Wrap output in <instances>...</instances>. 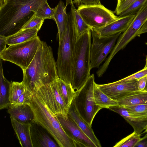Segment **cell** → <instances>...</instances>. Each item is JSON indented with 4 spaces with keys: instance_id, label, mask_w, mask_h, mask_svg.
<instances>
[{
    "instance_id": "cell-36",
    "label": "cell",
    "mask_w": 147,
    "mask_h": 147,
    "mask_svg": "<svg viewBox=\"0 0 147 147\" xmlns=\"http://www.w3.org/2000/svg\"><path fill=\"white\" fill-rule=\"evenodd\" d=\"M147 79V76H144L137 80V84L138 90H144Z\"/></svg>"
},
{
    "instance_id": "cell-38",
    "label": "cell",
    "mask_w": 147,
    "mask_h": 147,
    "mask_svg": "<svg viewBox=\"0 0 147 147\" xmlns=\"http://www.w3.org/2000/svg\"><path fill=\"white\" fill-rule=\"evenodd\" d=\"M7 37L0 35V53L4 50L7 47Z\"/></svg>"
},
{
    "instance_id": "cell-20",
    "label": "cell",
    "mask_w": 147,
    "mask_h": 147,
    "mask_svg": "<svg viewBox=\"0 0 147 147\" xmlns=\"http://www.w3.org/2000/svg\"><path fill=\"white\" fill-rule=\"evenodd\" d=\"M66 8L64 3L60 0L54 8L53 20L55 22L57 27L59 43L61 41L65 29L68 16Z\"/></svg>"
},
{
    "instance_id": "cell-46",
    "label": "cell",
    "mask_w": 147,
    "mask_h": 147,
    "mask_svg": "<svg viewBox=\"0 0 147 147\" xmlns=\"http://www.w3.org/2000/svg\"><path fill=\"white\" fill-rule=\"evenodd\" d=\"M145 44L147 46V41L145 43Z\"/></svg>"
},
{
    "instance_id": "cell-8",
    "label": "cell",
    "mask_w": 147,
    "mask_h": 147,
    "mask_svg": "<svg viewBox=\"0 0 147 147\" xmlns=\"http://www.w3.org/2000/svg\"><path fill=\"white\" fill-rule=\"evenodd\" d=\"M77 9L91 30L101 28L119 18L102 4L88 5L81 4Z\"/></svg>"
},
{
    "instance_id": "cell-16",
    "label": "cell",
    "mask_w": 147,
    "mask_h": 147,
    "mask_svg": "<svg viewBox=\"0 0 147 147\" xmlns=\"http://www.w3.org/2000/svg\"><path fill=\"white\" fill-rule=\"evenodd\" d=\"M12 127L22 147H34L31 134L32 123L20 122L10 116Z\"/></svg>"
},
{
    "instance_id": "cell-24",
    "label": "cell",
    "mask_w": 147,
    "mask_h": 147,
    "mask_svg": "<svg viewBox=\"0 0 147 147\" xmlns=\"http://www.w3.org/2000/svg\"><path fill=\"white\" fill-rule=\"evenodd\" d=\"M59 94L65 104L69 109L76 94V91L71 85L66 83L62 80L57 79Z\"/></svg>"
},
{
    "instance_id": "cell-41",
    "label": "cell",
    "mask_w": 147,
    "mask_h": 147,
    "mask_svg": "<svg viewBox=\"0 0 147 147\" xmlns=\"http://www.w3.org/2000/svg\"><path fill=\"white\" fill-rule=\"evenodd\" d=\"M72 1H72V0H66V4L65 6V7L66 8L67 6L69 5L70 4Z\"/></svg>"
},
{
    "instance_id": "cell-40",
    "label": "cell",
    "mask_w": 147,
    "mask_h": 147,
    "mask_svg": "<svg viewBox=\"0 0 147 147\" xmlns=\"http://www.w3.org/2000/svg\"><path fill=\"white\" fill-rule=\"evenodd\" d=\"M146 32H147V21L144 23L139 30L137 36H140L141 34Z\"/></svg>"
},
{
    "instance_id": "cell-18",
    "label": "cell",
    "mask_w": 147,
    "mask_h": 147,
    "mask_svg": "<svg viewBox=\"0 0 147 147\" xmlns=\"http://www.w3.org/2000/svg\"><path fill=\"white\" fill-rule=\"evenodd\" d=\"M7 113L10 116L19 122L32 123L34 115L30 106L28 104L8 108Z\"/></svg>"
},
{
    "instance_id": "cell-33",
    "label": "cell",
    "mask_w": 147,
    "mask_h": 147,
    "mask_svg": "<svg viewBox=\"0 0 147 147\" xmlns=\"http://www.w3.org/2000/svg\"><path fill=\"white\" fill-rule=\"evenodd\" d=\"M44 20L43 19L36 16L27 23L21 30L32 28H36L39 30L44 22Z\"/></svg>"
},
{
    "instance_id": "cell-42",
    "label": "cell",
    "mask_w": 147,
    "mask_h": 147,
    "mask_svg": "<svg viewBox=\"0 0 147 147\" xmlns=\"http://www.w3.org/2000/svg\"><path fill=\"white\" fill-rule=\"evenodd\" d=\"M6 0H0V8L5 3Z\"/></svg>"
},
{
    "instance_id": "cell-5",
    "label": "cell",
    "mask_w": 147,
    "mask_h": 147,
    "mask_svg": "<svg viewBox=\"0 0 147 147\" xmlns=\"http://www.w3.org/2000/svg\"><path fill=\"white\" fill-rule=\"evenodd\" d=\"M91 35L90 30L78 37L76 42L71 84L76 91L83 87L91 75Z\"/></svg>"
},
{
    "instance_id": "cell-21",
    "label": "cell",
    "mask_w": 147,
    "mask_h": 147,
    "mask_svg": "<svg viewBox=\"0 0 147 147\" xmlns=\"http://www.w3.org/2000/svg\"><path fill=\"white\" fill-rule=\"evenodd\" d=\"M0 62V109H8L10 105L9 91L11 82L4 77L2 63Z\"/></svg>"
},
{
    "instance_id": "cell-12",
    "label": "cell",
    "mask_w": 147,
    "mask_h": 147,
    "mask_svg": "<svg viewBox=\"0 0 147 147\" xmlns=\"http://www.w3.org/2000/svg\"><path fill=\"white\" fill-rule=\"evenodd\" d=\"M56 116L66 134L75 142L77 147H96L68 115L67 117L61 115Z\"/></svg>"
},
{
    "instance_id": "cell-35",
    "label": "cell",
    "mask_w": 147,
    "mask_h": 147,
    "mask_svg": "<svg viewBox=\"0 0 147 147\" xmlns=\"http://www.w3.org/2000/svg\"><path fill=\"white\" fill-rule=\"evenodd\" d=\"M147 76V68L143 69L129 76L120 80L121 81H126L133 80H138L139 79Z\"/></svg>"
},
{
    "instance_id": "cell-27",
    "label": "cell",
    "mask_w": 147,
    "mask_h": 147,
    "mask_svg": "<svg viewBox=\"0 0 147 147\" xmlns=\"http://www.w3.org/2000/svg\"><path fill=\"white\" fill-rule=\"evenodd\" d=\"M26 89L22 82H11L9 91L10 105L17 101Z\"/></svg>"
},
{
    "instance_id": "cell-6",
    "label": "cell",
    "mask_w": 147,
    "mask_h": 147,
    "mask_svg": "<svg viewBox=\"0 0 147 147\" xmlns=\"http://www.w3.org/2000/svg\"><path fill=\"white\" fill-rule=\"evenodd\" d=\"M94 75H90L83 87L76 91L71 105L80 117L91 127L96 114L102 108L96 104L93 94Z\"/></svg>"
},
{
    "instance_id": "cell-34",
    "label": "cell",
    "mask_w": 147,
    "mask_h": 147,
    "mask_svg": "<svg viewBox=\"0 0 147 147\" xmlns=\"http://www.w3.org/2000/svg\"><path fill=\"white\" fill-rule=\"evenodd\" d=\"M136 0H117V4L114 12L119 15Z\"/></svg>"
},
{
    "instance_id": "cell-14",
    "label": "cell",
    "mask_w": 147,
    "mask_h": 147,
    "mask_svg": "<svg viewBox=\"0 0 147 147\" xmlns=\"http://www.w3.org/2000/svg\"><path fill=\"white\" fill-rule=\"evenodd\" d=\"M108 109L122 116L139 134L144 130L147 124V117L135 114L119 105L112 106Z\"/></svg>"
},
{
    "instance_id": "cell-29",
    "label": "cell",
    "mask_w": 147,
    "mask_h": 147,
    "mask_svg": "<svg viewBox=\"0 0 147 147\" xmlns=\"http://www.w3.org/2000/svg\"><path fill=\"white\" fill-rule=\"evenodd\" d=\"M54 13V8H51L47 1L38 8L36 13V16L44 20L53 19Z\"/></svg>"
},
{
    "instance_id": "cell-13",
    "label": "cell",
    "mask_w": 147,
    "mask_h": 147,
    "mask_svg": "<svg viewBox=\"0 0 147 147\" xmlns=\"http://www.w3.org/2000/svg\"><path fill=\"white\" fill-rule=\"evenodd\" d=\"M147 21V1L135 14L128 28L122 34L123 39L129 42L137 36L139 30Z\"/></svg>"
},
{
    "instance_id": "cell-10",
    "label": "cell",
    "mask_w": 147,
    "mask_h": 147,
    "mask_svg": "<svg viewBox=\"0 0 147 147\" xmlns=\"http://www.w3.org/2000/svg\"><path fill=\"white\" fill-rule=\"evenodd\" d=\"M57 79L42 86L35 93L56 116L67 117L69 109L59 94Z\"/></svg>"
},
{
    "instance_id": "cell-37",
    "label": "cell",
    "mask_w": 147,
    "mask_h": 147,
    "mask_svg": "<svg viewBox=\"0 0 147 147\" xmlns=\"http://www.w3.org/2000/svg\"><path fill=\"white\" fill-rule=\"evenodd\" d=\"M88 5H99L101 4L100 0H82L81 4Z\"/></svg>"
},
{
    "instance_id": "cell-7",
    "label": "cell",
    "mask_w": 147,
    "mask_h": 147,
    "mask_svg": "<svg viewBox=\"0 0 147 147\" xmlns=\"http://www.w3.org/2000/svg\"><path fill=\"white\" fill-rule=\"evenodd\" d=\"M41 42L37 36L26 41L9 45L0 53V59L13 63L24 70L33 59Z\"/></svg>"
},
{
    "instance_id": "cell-32",
    "label": "cell",
    "mask_w": 147,
    "mask_h": 147,
    "mask_svg": "<svg viewBox=\"0 0 147 147\" xmlns=\"http://www.w3.org/2000/svg\"><path fill=\"white\" fill-rule=\"evenodd\" d=\"M33 95L30 92L26 89L17 101L13 104L10 105L8 108H11L24 104L29 105Z\"/></svg>"
},
{
    "instance_id": "cell-15",
    "label": "cell",
    "mask_w": 147,
    "mask_h": 147,
    "mask_svg": "<svg viewBox=\"0 0 147 147\" xmlns=\"http://www.w3.org/2000/svg\"><path fill=\"white\" fill-rule=\"evenodd\" d=\"M135 15L119 17V18L105 26L92 29L99 36L106 37L124 32L128 28Z\"/></svg>"
},
{
    "instance_id": "cell-23",
    "label": "cell",
    "mask_w": 147,
    "mask_h": 147,
    "mask_svg": "<svg viewBox=\"0 0 147 147\" xmlns=\"http://www.w3.org/2000/svg\"><path fill=\"white\" fill-rule=\"evenodd\" d=\"M39 30L32 28L21 30L17 33L7 37L6 42L9 45L21 43L37 36Z\"/></svg>"
},
{
    "instance_id": "cell-2",
    "label": "cell",
    "mask_w": 147,
    "mask_h": 147,
    "mask_svg": "<svg viewBox=\"0 0 147 147\" xmlns=\"http://www.w3.org/2000/svg\"><path fill=\"white\" fill-rule=\"evenodd\" d=\"M47 0H6L0 8V35L7 37L21 30Z\"/></svg>"
},
{
    "instance_id": "cell-11",
    "label": "cell",
    "mask_w": 147,
    "mask_h": 147,
    "mask_svg": "<svg viewBox=\"0 0 147 147\" xmlns=\"http://www.w3.org/2000/svg\"><path fill=\"white\" fill-rule=\"evenodd\" d=\"M98 88L113 100L117 101L130 93L138 89L137 80L121 81L120 80L107 84H96Z\"/></svg>"
},
{
    "instance_id": "cell-39",
    "label": "cell",
    "mask_w": 147,
    "mask_h": 147,
    "mask_svg": "<svg viewBox=\"0 0 147 147\" xmlns=\"http://www.w3.org/2000/svg\"><path fill=\"white\" fill-rule=\"evenodd\" d=\"M135 147H147V133L135 145Z\"/></svg>"
},
{
    "instance_id": "cell-25",
    "label": "cell",
    "mask_w": 147,
    "mask_h": 147,
    "mask_svg": "<svg viewBox=\"0 0 147 147\" xmlns=\"http://www.w3.org/2000/svg\"><path fill=\"white\" fill-rule=\"evenodd\" d=\"M96 83L93 89L94 99L96 104L102 108H107L112 106L119 105L117 101L109 97L97 87Z\"/></svg>"
},
{
    "instance_id": "cell-31",
    "label": "cell",
    "mask_w": 147,
    "mask_h": 147,
    "mask_svg": "<svg viewBox=\"0 0 147 147\" xmlns=\"http://www.w3.org/2000/svg\"><path fill=\"white\" fill-rule=\"evenodd\" d=\"M120 106L135 114L147 117V104Z\"/></svg>"
},
{
    "instance_id": "cell-17",
    "label": "cell",
    "mask_w": 147,
    "mask_h": 147,
    "mask_svg": "<svg viewBox=\"0 0 147 147\" xmlns=\"http://www.w3.org/2000/svg\"><path fill=\"white\" fill-rule=\"evenodd\" d=\"M31 134L34 147L59 146L43 130L37 127L34 123L32 124Z\"/></svg>"
},
{
    "instance_id": "cell-4",
    "label": "cell",
    "mask_w": 147,
    "mask_h": 147,
    "mask_svg": "<svg viewBox=\"0 0 147 147\" xmlns=\"http://www.w3.org/2000/svg\"><path fill=\"white\" fill-rule=\"evenodd\" d=\"M34 115L33 122L41 126L53 137L60 147H77L74 141L66 134L56 116L47 108L36 93L30 102Z\"/></svg>"
},
{
    "instance_id": "cell-26",
    "label": "cell",
    "mask_w": 147,
    "mask_h": 147,
    "mask_svg": "<svg viewBox=\"0 0 147 147\" xmlns=\"http://www.w3.org/2000/svg\"><path fill=\"white\" fill-rule=\"evenodd\" d=\"M72 2L70 4L72 11L78 37L91 30L90 27L85 23L80 14L75 7Z\"/></svg>"
},
{
    "instance_id": "cell-44",
    "label": "cell",
    "mask_w": 147,
    "mask_h": 147,
    "mask_svg": "<svg viewBox=\"0 0 147 147\" xmlns=\"http://www.w3.org/2000/svg\"><path fill=\"white\" fill-rule=\"evenodd\" d=\"M144 130L145 131H144V132L147 133V124L146 125V127H145Z\"/></svg>"
},
{
    "instance_id": "cell-30",
    "label": "cell",
    "mask_w": 147,
    "mask_h": 147,
    "mask_svg": "<svg viewBox=\"0 0 147 147\" xmlns=\"http://www.w3.org/2000/svg\"><path fill=\"white\" fill-rule=\"evenodd\" d=\"M147 1V0H136L122 13L119 17L135 15Z\"/></svg>"
},
{
    "instance_id": "cell-1",
    "label": "cell",
    "mask_w": 147,
    "mask_h": 147,
    "mask_svg": "<svg viewBox=\"0 0 147 147\" xmlns=\"http://www.w3.org/2000/svg\"><path fill=\"white\" fill-rule=\"evenodd\" d=\"M22 71V82L33 94L42 86L59 78L51 47L42 41L33 59Z\"/></svg>"
},
{
    "instance_id": "cell-28",
    "label": "cell",
    "mask_w": 147,
    "mask_h": 147,
    "mask_svg": "<svg viewBox=\"0 0 147 147\" xmlns=\"http://www.w3.org/2000/svg\"><path fill=\"white\" fill-rule=\"evenodd\" d=\"M141 134L134 131L132 133L117 142L114 147H135L141 138Z\"/></svg>"
},
{
    "instance_id": "cell-19",
    "label": "cell",
    "mask_w": 147,
    "mask_h": 147,
    "mask_svg": "<svg viewBox=\"0 0 147 147\" xmlns=\"http://www.w3.org/2000/svg\"><path fill=\"white\" fill-rule=\"evenodd\" d=\"M68 115L94 144L96 147L102 146L100 141L96 136L91 127L90 126L80 117L71 105L69 109Z\"/></svg>"
},
{
    "instance_id": "cell-3",
    "label": "cell",
    "mask_w": 147,
    "mask_h": 147,
    "mask_svg": "<svg viewBox=\"0 0 147 147\" xmlns=\"http://www.w3.org/2000/svg\"><path fill=\"white\" fill-rule=\"evenodd\" d=\"M67 14L65 31L59 43L56 64L59 78L71 84L76 45L78 36L71 9Z\"/></svg>"
},
{
    "instance_id": "cell-45",
    "label": "cell",
    "mask_w": 147,
    "mask_h": 147,
    "mask_svg": "<svg viewBox=\"0 0 147 147\" xmlns=\"http://www.w3.org/2000/svg\"><path fill=\"white\" fill-rule=\"evenodd\" d=\"M144 90L147 91V81H146V86L145 87V89H144Z\"/></svg>"
},
{
    "instance_id": "cell-9",
    "label": "cell",
    "mask_w": 147,
    "mask_h": 147,
    "mask_svg": "<svg viewBox=\"0 0 147 147\" xmlns=\"http://www.w3.org/2000/svg\"><path fill=\"white\" fill-rule=\"evenodd\" d=\"M92 42L90 49V68L98 67L114 48L121 33L106 37L98 35L91 30Z\"/></svg>"
},
{
    "instance_id": "cell-22",
    "label": "cell",
    "mask_w": 147,
    "mask_h": 147,
    "mask_svg": "<svg viewBox=\"0 0 147 147\" xmlns=\"http://www.w3.org/2000/svg\"><path fill=\"white\" fill-rule=\"evenodd\" d=\"M117 101L120 106L147 104V91L132 92Z\"/></svg>"
},
{
    "instance_id": "cell-43",
    "label": "cell",
    "mask_w": 147,
    "mask_h": 147,
    "mask_svg": "<svg viewBox=\"0 0 147 147\" xmlns=\"http://www.w3.org/2000/svg\"><path fill=\"white\" fill-rule=\"evenodd\" d=\"M146 68H147V55L146 56V63L144 68L145 69Z\"/></svg>"
}]
</instances>
